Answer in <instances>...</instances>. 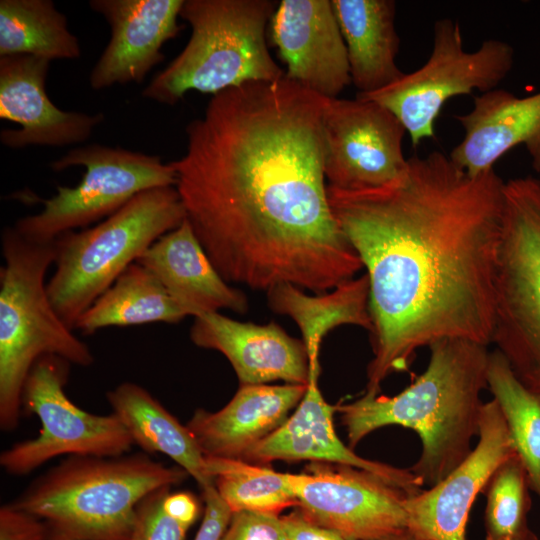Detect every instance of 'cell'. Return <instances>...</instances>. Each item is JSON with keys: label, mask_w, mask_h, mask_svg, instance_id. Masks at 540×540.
Wrapping results in <instances>:
<instances>
[{"label": "cell", "mask_w": 540, "mask_h": 540, "mask_svg": "<svg viewBox=\"0 0 540 540\" xmlns=\"http://www.w3.org/2000/svg\"><path fill=\"white\" fill-rule=\"evenodd\" d=\"M324 98L285 76L210 99L172 161L196 237L228 283L322 293L362 261L329 204L323 170Z\"/></svg>", "instance_id": "1"}, {"label": "cell", "mask_w": 540, "mask_h": 540, "mask_svg": "<svg viewBox=\"0 0 540 540\" xmlns=\"http://www.w3.org/2000/svg\"><path fill=\"white\" fill-rule=\"evenodd\" d=\"M504 187L494 169L472 176L440 151L409 157L405 175L383 188L327 186L369 279L367 393L408 371L421 347L491 344Z\"/></svg>", "instance_id": "2"}, {"label": "cell", "mask_w": 540, "mask_h": 540, "mask_svg": "<svg viewBox=\"0 0 540 540\" xmlns=\"http://www.w3.org/2000/svg\"><path fill=\"white\" fill-rule=\"evenodd\" d=\"M425 371L399 394L364 393L336 406L354 448L379 428L397 425L416 432L421 453L409 469L422 487L447 477L471 453L478 437L488 388V346L464 339H443L429 346Z\"/></svg>", "instance_id": "3"}, {"label": "cell", "mask_w": 540, "mask_h": 540, "mask_svg": "<svg viewBox=\"0 0 540 540\" xmlns=\"http://www.w3.org/2000/svg\"><path fill=\"white\" fill-rule=\"evenodd\" d=\"M188 476L143 454L70 456L12 504L43 520L49 540H132L141 501Z\"/></svg>", "instance_id": "4"}, {"label": "cell", "mask_w": 540, "mask_h": 540, "mask_svg": "<svg viewBox=\"0 0 540 540\" xmlns=\"http://www.w3.org/2000/svg\"><path fill=\"white\" fill-rule=\"evenodd\" d=\"M1 248L0 427L11 432L20 420L25 381L39 358L54 355L87 367L94 356L50 302L44 280L55 261V242L32 241L7 227Z\"/></svg>", "instance_id": "5"}, {"label": "cell", "mask_w": 540, "mask_h": 540, "mask_svg": "<svg viewBox=\"0 0 540 540\" xmlns=\"http://www.w3.org/2000/svg\"><path fill=\"white\" fill-rule=\"evenodd\" d=\"M276 7L271 0H184L180 17L191 26L190 39L142 95L174 105L192 90L213 96L247 82L282 78L266 42Z\"/></svg>", "instance_id": "6"}, {"label": "cell", "mask_w": 540, "mask_h": 540, "mask_svg": "<svg viewBox=\"0 0 540 540\" xmlns=\"http://www.w3.org/2000/svg\"><path fill=\"white\" fill-rule=\"evenodd\" d=\"M186 218L175 187L143 191L99 224L55 242L50 302L74 330L80 316L161 236Z\"/></svg>", "instance_id": "7"}, {"label": "cell", "mask_w": 540, "mask_h": 540, "mask_svg": "<svg viewBox=\"0 0 540 540\" xmlns=\"http://www.w3.org/2000/svg\"><path fill=\"white\" fill-rule=\"evenodd\" d=\"M491 343L540 397V179H510L498 254Z\"/></svg>", "instance_id": "8"}, {"label": "cell", "mask_w": 540, "mask_h": 540, "mask_svg": "<svg viewBox=\"0 0 540 540\" xmlns=\"http://www.w3.org/2000/svg\"><path fill=\"white\" fill-rule=\"evenodd\" d=\"M514 56L512 45L498 39L465 50L459 23L442 18L434 23L432 50L424 65L381 90L357 95L390 110L416 147L434 138L435 121L449 99L496 89L512 70Z\"/></svg>", "instance_id": "9"}, {"label": "cell", "mask_w": 540, "mask_h": 540, "mask_svg": "<svg viewBox=\"0 0 540 540\" xmlns=\"http://www.w3.org/2000/svg\"><path fill=\"white\" fill-rule=\"evenodd\" d=\"M72 166L85 168L80 182L74 187L58 186L53 197L42 200L39 213L19 219L14 227L21 235L53 242L64 233L109 217L143 191L176 185L171 162L123 148L91 144L72 149L50 164L55 172Z\"/></svg>", "instance_id": "10"}, {"label": "cell", "mask_w": 540, "mask_h": 540, "mask_svg": "<svg viewBox=\"0 0 540 540\" xmlns=\"http://www.w3.org/2000/svg\"><path fill=\"white\" fill-rule=\"evenodd\" d=\"M69 365L61 357L46 355L30 370L23 388V408L37 415L42 428L37 437L1 453L5 472L25 475L60 455L119 457L134 445L116 414L89 413L66 396Z\"/></svg>", "instance_id": "11"}, {"label": "cell", "mask_w": 540, "mask_h": 540, "mask_svg": "<svg viewBox=\"0 0 540 540\" xmlns=\"http://www.w3.org/2000/svg\"><path fill=\"white\" fill-rule=\"evenodd\" d=\"M406 133L400 120L373 100L327 99L322 120L327 186L355 192L399 181L408 168L402 150Z\"/></svg>", "instance_id": "12"}, {"label": "cell", "mask_w": 540, "mask_h": 540, "mask_svg": "<svg viewBox=\"0 0 540 540\" xmlns=\"http://www.w3.org/2000/svg\"><path fill=\"white\" fill-rule=\"evenodd\" d=\"M299 510L310 521L349 540H377L407 528L402 489L347 465L311 462L289 473Z\"/></svg>", "instance_id": "13"}, {"label": "cell", "mask_w": 540, "mask_h": 540, "mask_svg": "<svg viewBox=\"0 0 540 540\" xmlns=\"http://www.w3.org/2000/svg\"><path fill=\"white\" fill-rule=\"evenodd\" d=\"M517 454L497 402H484L478 441L466 459L436 485L407 496V528L426 540H466L473 503L497 467Z\"/></svg>", "instance_id": "14"}, {"label": "cell", "mask_w": 540, "mask_h": 540, "mask_svg": "<svg viewBox=\"0 0 540 540\" xmlns=\"http://www.w3.org/2000/svg\"><path fill=\"white\" fill-rule=\"evenodd\" d=\"M284 76L324 97L351 84L346 45L331 0H282L270 20Z\"/></svg>", "instance_id": "15"}, {"label": "cell", "mask_w": 540, "mask_h": 540, "mask_svg": "<svg viewBox=\"0 0 540 540\" xmlns=\"http://www.w3.org/2000/svg\"><path fill=\"white\" fill-rule=\"evenodd\" d=\"M51 61L31 56L0 57V118L20 125L5 129L1 143L11 149L62 147L86 141L104 120L102 113L63 111L46 92Z\"/></svg>", "instance_id": "16"}, {"label": "cell", "mask_w": 540, "mask_h": 540, "mask_svg": "<svg viewBox=\"0 0 540 540\" xmlns=\"http://www.w3.org/2000/svg\"><path fill=\"white\" fill-rule=\"evenodd\" d=\"M184 0H91L90 8L111 28L110 40L94 65L89 83L101 90L141 83L162 62L161 48L174 38Z\"/></svg>", "instance_id": "17"}, {"label": "cell", "mask_w": 540, "mask_h": 540, "mask_svg": "<svg viewBox=\"0 0 540 540\" xmlns=\"http://www.w3.org/2000/svg\"><path fill=\"white\" fill-rule=\"evenodd\" d=\"M336 406L324 399L318 379H309L306 392L285 422L250 449L242 460L264 465L274 460L347 465L372 472L408 496L423 490L410 471L357 455L338 437L333 416Z\"/></svg>", "instance_id": "18"}, {"label": "cell", "mask_w": 540, "mask_h": 540, "mask_svg": "<svg viewBox=\"0 0 540 540\" xmlns=\"http://www.w3.org/2000/svg\"><path fill=\"white\" fill-rule=\"evenodd\" d=\"M190 339L198 347L222 353L241 385L282 380L307 384L309 363L302 340L288 335L278 324L240 322L219 312L194 317Z\"/></svg>", "instance_id": "19"}, {"label": "cell", "mask_w": 540, "mask_h": 540, "mask_svg": "<svg viewBox=\"0 0 540 540\" xmlns=\"http://www.w3.org/2000/svg\"><path fill=\"white\" fill-rule=\"evenodd\" d=\"M454 118L464 135L449 157L469 175L493 170L503 155L520 144L540 173V92L517 97L496 88L475 97L472 110Z\"/></svg>", "instance_id": "20"}, {"label": "cell", "mask_w": 540, "mask_h": 540, "mask_svg": "<svg viewBox=\"0 0 540 540\" xmlns=\"http://www.w3.org/2000/svg\"><path fill=\"white\" fill-rule=\"evenodd\" d=\"M307 384L241 385L220 410L195 411L186 423L204 456L243 459L302 400Z\"/></svg>", "instance_id": "21"}, {"label": "cell", "mask_w": 540, "mask_h": 540, "mask_svg": "<svg viewBox=\"0 0 540 540\" xmlns=\"http://www.w3.org/2000/svg\"><path fill=\"white\" fill-rule=\"evenodd\" d=\"M136 262L157 277L188 315L220 309L244 314L248 310L246 295L220 275L187 218L156 240Z\"/></svg>", "instance_id": "22"}, {"label": "cell", "mask_w": 540, "mask_h": 540, "mask_svg": "<svg viewBox=\"0 0 540 540\" xmlns=\"http://www.w3.org/2000/svg\"><path fill=\"white\" fill-rule=\"evenodd\" d=\"M331 1L347 49L351 84L358 93H373L400 79L404 72L396 64V2Z\"/></svg>", "instance_id": "23"}, {"label": "cell", "mask_w": 540, "mask_h": 540, "mask_svg": "<svg viewBox=\"0 0 540 540\" xmlns=\"http://www.w3.org/2000/svg\"><path fill=\"white\" fill-rule=\"evenodd\" d=\"M270 308L291 317L305 345L309 378L320 374L319 352L323 338L341 325H355L371 332L369 279L367 274L341 283L329 293L311 296L291 285H277L268 292Z\"/></svg>", "instance_id": "24"}, {"label": "cell", "mask_w": 540, "mask_h": 540, "mask_svg": "<svg viewBox=\"0 0 540 540\" xmlns=\"http://www.w3.org/2000/svg\"><path fill=\"white\" fill-rule=\"evenodd\" d=\"M107 400L134 444L147 453H162L191 476L201 489L214 485L206 458L182 425L150 392L133 382L108 391Z\"/></svg>", "instance_id": "25"}, {"label": "cell", "mask_w": 540, "mask_h": 540, "mask_svg": "<svg viewBox=\"0 0 540 540\" xmlns=\"http://www.w3.org/2000/svg\"><path fill=\"white\" fill-rule=\"evenodd\" d=\"M186 316L157 277L134 262L80 316L74 329L89 335L111 326L174 324Z\"/></svg>", "instance_id": "26"}, {"label": "cell", "mask_w": 540, "mask_h": 540, "mask_svg": "<svg viewBox=\"0 0 540 540\" xmlns=\"http://www.w3.org/2000/svg\"><path fill=\"white\" fill-rule=\"evenodd\" d=\"M14 55L77 59L81 48L51 0H1L0 57Z\"/></svg>", "instance_id": "27"}, {"label": "cell", "mask_w": 540, "mask_h": 540, "mask_svg": "<svg viewBox=\"0 0 540 540\" xmlns=\"http://www.w3.org/2000/svg\"><path fill=\"white\" fill-rule=\"evenodd\" d=\"M487 385L527 471L531 491L540 497V397L520 382L497 349L489 354Z\"/></svg>", "instance_id": "28"}, {"label": "cell", "mask_w": 540, "mask_h": 540, "mask_svg": "<svg viewBox=\"0 0 540 540\" xmlns=\"http://www.w3.org/2000/svg\"><path fill=\"white\" fill-rule=\"evenodd\" d=\"M206 458L215 489L232 513L255 511L280 515L297 507L289 473L242 459Z\"/></svg>", "instance_id": "29"}, {"label": "cell", "mask_w": 540, "mask_h": 540, "mask_svg": "<svg viewBox=\"0 0 540 540\" xmlns=\"http://www.w3.org/2000/svg\"><path fill=\"white\" fill-rule=\"evenodd\" d=\"M530 491L527 471L517 454L497 467L482 492L486 497L485 540L512 538L531 531Z\"/></svg>", "instance_id": "30"}, {"label": "cell", "mask_w": 540, "mask_h": 540, "mask_svg": "<svg viewBox=\"0 0 540 540\" xmlns=\"http://www.w3.org/2000/svg\"><path fill=\"white\" fill-rule=\"evenodd\" d=\"M171 488L157 490L141 501L132 540H185L193 525L171 513L164 505V496Z\"/></svg>", "instance_id": "31"}, {"label": "cell", "mask_w": 540, "mask_h": 540, "mask_svg": "<svg viewBox=\"0 0 540 540\" xmlns=\"http://www.w3.org/2000/svg\"><path fill=\"white\" fill-rule=\"evenodd\" d=\"M221 540H288L282 515L239 511L232 514Z\"/></svg>", "instance_id": "32"}, {"label": "cell", "mask_w": 540, "mask_h": 540, "mask_svg": "<svg viewBox=\"0 0 540 540\" xmlns=\"http://www.w3.org/2000/svg\"><path fill=\"white\" fill-rule=\"evenodd\" d=\"M49 530L37 516L11 504L0 508V540H47Z\"/></svg>", "instance_id": "33"}, {"label": "cell", "mask_w": 540, "mask_h": 540, "mask_svg": "<svg viewBox=\"0 0 540 540\" xmlns=\"http://www.w3.org/2000/svg\"><path fill=\"white\" fill-rule=\"evenodd\" d=\"M204 515L193 540H221L232 517V511L221 499L215 486L202 489Z\"/></svg>", "instance_id": "34"}, {"label": "cell", "mask_w": 540, "mask_h": 540, "mask_svg": "<svg viewBox=\"0 0 540 540\" xmlns=\"http://www.w3.org/2000/svg\"><path fill=\"white\" fill-rule=\"evenodd\" d=\"M288 540H349L334 530L307 519L299 510L282 515Z\"/></svg>", "instance_id": "35"}, {"label": "cell", "mask_w": 540, "mask_h": 540, "mask_svg": "<svg viewBox=\"0 0 540 540\" xmlns=\"http://www.w3.org/2000/svg\"><path fill=\"white\" fill-rule=\"evenodd\" d=\"M377 540H426L414 534L408 528L398 530Z\"/></svg>", "instance_id": "36"}, {"label": "cell", "mask_w": 540, "mask_h": 540, "mask_svg": "<svg viewBox=\"0 0 540 540\" xmlns=\"http://www.w3.org/2000/svg\"><path fill=\"white\" fill-rule=\"evenodd\" d=\"M501 540H538V537L531 530L530 532H528V533H526L524 535H520V536H516V537H512V538L501 539Z\"/></svg>", "instance_id": "37"}]
</instances>
